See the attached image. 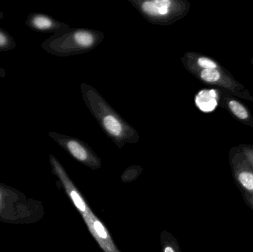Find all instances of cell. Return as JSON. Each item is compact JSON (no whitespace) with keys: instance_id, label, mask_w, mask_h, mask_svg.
Instances as JSON below:
<instances>
[{"instance_id":"obj_14","label":"cell","mask_w":253,"mask_h":252,"mask_svg":"<svg viewBox=\"0 0 253 252\" xmlns=\"http://www.w3.org/2000/svg\"><path fill=\"white\" fill-rule=\"evenodd\" d=\"M251 64H253V57L252 60H251Z\"/></svg>"},{"instance_id":"obj_7","label":"cell","mask_w":253,"mask_h":252,"mask_svg":"<svg viewBox=\"0 0 253 252\" xmlns=\"http://www.w3.org/2000/svg\"><path fill=\"white\" fill-rule=\"evenodd\" d=\"M104 126L108 132L114 136H120L122 132V126L120 121L113 116V115H107L103 120Z\"/></svg>"},{"instance_id":"obj_1","label":"cell","mask_w":253,"mask_h":252,"mask_svg":"<svg viewBox=\"0 0 253 252\" xmlns=\"http://www.w3.org/2000/svg\"><path fill=\"white\" fill-rule=\"evenodd\" d=\"M230 164L242 194H253V169L238 146L230 150Z\"/></svg>"},{"instance_id":"obj_11","label":"cell","mask_w":253,"mask_h":252,"mask_svg":"<svg viewBox=\"0 0 253 252\" xmlns=\"http://www.w3.org/2000/svg\"><path fill=\"white\" fill-rule=\"evenodd\" d=\"M253 169V145L242 144L238 146Z\"/></svg>"},{"instance_id":"obj_10","label":"cell","mask_w":253,"mask_h":252,"mask_svg":"<svg viewBox=\"0 0 253 252\" xmlns=\"http://www.w3.org/2000/svg\"><path fill=\"white\" fill-rule=\"evenodd\" d=\"M75 39L80 45L88 47L93 42L92 35L87 32H78L75 34Z\"/></svg>"},{"instance_id":"obj_5","label":"cell","mask_w":253,"mask_h":252,"mask_svg":"<svg viewBox=\"0 0 253 252\" xmlns=\"http://www.w3.org/2000/svg\"><path fill=\"white\" fill-rule=\"evenodd\" d=\"M171 1L169 0H153L144 1L142 9L147 14L152 16H163L169 12Z\"/></svg>"},{"instance_id":"obj_9","label":"cell","mask_w":253,"mask_h":252,"mask_svg":"<svg viewBox=\"0 0 253 252\" xmlns=\"http://www.w3.org/2000/svg\"><path fill=\"white\" fill-rule=\"evenodd\" d=\"M197 66L200 69H220V68H223L221 65H220L218 62H215L213 59H211V58L205 57V56H199L197 58Z\"/></svg>"},{"instance_id":"obj_13","label":"cell","mask_w":253,"mask_h":252,"mask_svg":"<svg viewBox=\"0 0 253 252\" xmlns=\"http://www.w3.org/2000/svg\"><path fill=\"white\" fill-rule=\"evenodd\" d=\"M247 205L253 210V194H242Z\"/></svg>"},{"instance_id":"obj_2","label":"cell","mask_w":253,"mask_h":252,"mask_svg":"<svg viewBox=\"0 0 253 252\" xmlns=\"http://www.w3.org/2000/svg\"><path fill=\"white\" fill-rule=\"evenodd\" d=\"M219 105L236 119L253 128V117L249 109L227 90L219 89Z\"/></svg>"},{"instance_id":"obj_3","label":"cell","mask_w":253,"mask_h":252,"mask_svg":"<svg viewBox=\"0 0 253 252\" xmlns=\"http://www.w3.org/2000/svg\"><path fill=\"white\" fill-rule=\"evenodd\" d=\"M196 106L204 112L213 111L219 103V90L216 89L202 90L195 99Z\"/></svg>"},{"instance_id":"obj_6","label":"cell","mask_w":253,"mask_h":252,"mask_svg":"<svg viewBox=\"0 0 253 252\" xmlns=\"http://www.w3.org/2000/svg\"><path fill=\"white\" fill-rule=\"evenodd\" d=\"M29 24L31 27L39 31H46L53 26V22L48 17L40 14L30 17Z\"/></svg>"},{"instance_id":"obj_12","label":"cell","mask_w":253,"mask_h":252,"mask_svg":"<svg viewBox=\"0 0 253 252\" xmlns=\"http://www.w3.org/2000/svg\"><path fill=\"white\" fill-rule=\"evenodd\" d=\"M12 42L13 41L8 35L0 30V49L12 48Z\"/></svg>"},{"instance_id":"obj_8","label":"cell","mask_w":253,"mask_h":252,"mask_svg":"<svg viewBox=\"0 0 253 252\" xmlns=\"http://www.w3.org/2000/svg\"><path fill=\"white\" fill-rule=\"evenodd\" d=\"M67 146H68V150L77 159L82 161L87 159V152L78 142L75 141H70Z\"/></svg>"},{"instance_id":"obj_4","label":"cell","mask_w":253,"mask_h":252,"mask_svg":"<svg viewBox=\"0 0 253 252\" xmlns=\"http://www.w3.org/2000/svg\"><path fill=\"white\" fill-rule=\"evenodd\" d=\"M86 221H87L89 227L90 228V231H91L93 235L96 236V239L98 240L99 244L102 247H104L105 250L110 252H114V250L117 251L114 244L110 238L109 235H108V232L105 229V226L98 219H96L92 215V218H90L89 220L86 218Z\"/></svg>"}]
</instances>
